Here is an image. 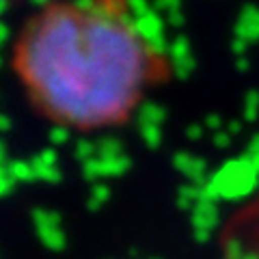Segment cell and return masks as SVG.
Instances as JSON below:
<instances>
[{"label": "cell", "instance_id": "cell-1", "mask_svg": "<svg viewBox=\"0 0 259 259\" xmlns=\"http://www.w3.org/2000/svg\"><path fill=\"white\" fill-rule=\"evenodd\" d=\"M160 69L130 0L50 3L13 48V71L32 108L82 132L125 123Z\"/></svg>", "mask_w": 259, "mask_h": 259}]
</instances>
